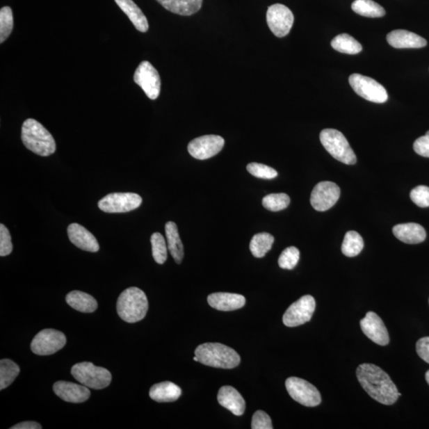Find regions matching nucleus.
Returning <instances> with one entry per match:
<instances>
[{
  "instance_id": "obj_26",
  "label": "nucleus",
  "mask_w": 429,
  "mask_h": 429,
  "mask_svg": "<svg viewBox=\"0 0 429 429\" xmlns=\"http://www.w3.org/2000/svg\"><path fill=\"white\" fill-rule=\"evenodd\" d=\"M67 304L81 313L91 314L98 307L97 300L91 295L81 291H72L67 294L65 298Z\"/></svg>"
},
{
  "instance_id": "obj_43",
  "label": "nucleus",
  "mask_w": 429,
  "mask_h": 429,
  "mask_svg": "<svg viewBox=\"0 0 429 429\" xmlns=\"http://www.w3.org/2000/svg\"><path fill=\"white\" fill-rule=\"evenodd\" d=\"M42 426L38 423L35 421H25L19 423V424H17L13 427H11L10 429H41Z\"/></svg>"
},
{
  "instance_id": "obj_27",
  "label": "nucleus",
  "mask_w": 429,
  "mask_h": 429,
  "mask_svg": "<svg viewBox=\"0 0 429 429\" xmlns=\"http://www.w3.org/2000/svg\"><path fill=\"white\" fill-rule=\"evenodd\" d=\"M165 230L170 252L176 263L180 264L184 258V247L177 226L175 222L169 221L166 222Z\"/></svg>"
},
{
  "instance_id": "obj_13",
  "label": "nucleus",
  "mask_w": 429,
  "mask_h": 429,
  "mask_svg": "<svg viewBox=\"0 0 429 429\" xmlns=\"http://www.w3.org/2000/svg\"><path fill=\"white\" fill-rule=\"evenodd\" d=\"M316 309V302L310 295L300 298L286 310L283 323L287 327H298L311 321Z\"/></svg>"
},
{
  "instance_id": "obj_24",
  "label": "nucleus",
  "mask_w": 429,
  "mask_h": 429,
  "mask_svg": "<svg viewBox=\"0 0 429 429\" xmlns=\"http://www.w3.org/2000/svg\"><path fill=\"white\" fill-rule=\"evenodd\" d=\"M167 10L182 16H191L202 9L203 0H157Z\"/></svg>"
},
{
  "instance_id": "obj_42",
  "label": "nucleus",
  "mask_w": 429,
  "mask_h": 429,
  "mask_svg": "<svg viewBox=\"0 0 429 429\" xmlns=\"http://www.w3.org/2000/svg\"><path fill=\"white\" fill-rule=\"evenodd\" d=\"M416 353L429 364V337L419 339L416 343Z\"/></svg>"
},
{
  "instance_id": "obj_40",
  "label": "nucleus",
  "mask_w": 429,
  "mask_h": 429,
  "mask_svg": "<svg viewBox=\"0 0 429 429\" xmlns=\"http://www.w3.org/2000/svg\"><path fill=\"white\" fill-rule=\"evenodd\" d=\"M252 429H273L272 421L268 414L264 411H256L252 422Z\"/></svg>"
},
{
  "instance_id": "obj_12",
  "label": "nucleus",
  "mask_w": 429,
  "mask_h": 429,
  "mask_svg": "<svg viewBox=\"0 0 429 429\" xmlns=\"http://www.w3.org/2000/svg\"><path fill=\"white\" fill-rule=\"evenodd\" d=\"M65 344L64 333L54 330H44L33 339L31 348L35 355H50L63 349Z\"/></svg>"
},
{
  "instance_id": "obj_6",
  "label": "nucleus",
  "mask_w": 429,
  "mask_h": 429,
  "mask_svg": "<svg viewBox=\"0 0 429 429\" xmlns=\"http://www.w3.org/2000/svg\"><path fill=\"white\" fill-rule=\"evenodd\" d=\"M71 374L83 386L93 389H102L110 385L113 376L104 367L83 362L72 367Z\"/></svg>"
},
{
  "instance_id": "obj_14",
  "label": "nucleus",
  "mask_w": 429,
  "mask_h": 429,
  "mask_svg": "<svg viewBox=\"0 0 429 429\" xmlns=\"http://www.w3.org/2000/svg\"><path fill=\"white\" fill-rule=\"evenodd\" d=\"M225 143V139L219 136H204L189 143L188 152L196 159H209L218 154L224 148Z\"/></svg>"
},
{
  "instance_id": "obj_39",
  "label": "nucleus",
  "mask_w": 429,
  "mask_h": 429,
  "mask_svg": "<svg viewBox=\"0 0 429 429\" xmlns=\"http://www.w3.org/2000/svg\"><path fill=\"white\" fill-rule=\"evenodd\" d=\"M13 250V245L11 243L10 234L7 227L3 224L0 225V256L9 255Z\"/></svg>"
},
{
  "instance_id": "obj_33",
  "label": "nucleus",
  "mask_w": 429,
  "mask_h": 429,
  "mask_svg": "<svg viewBox=\"0 0 429 429\" xmlns=\"http://www.w3.org/2000/svg\"><path fill=\"white\" fill-rule=\"evenodd\" d=\"M289 204H291V198L286 193H273L267 195L263 199L264 207L271 211L285 209Z\"/></svg>"
},
{
  "instance_id": "obj_23",
  "label": "nucleus",
  "mask_w": 429,
  "mask_h": 429,
  "mask_svg": "<svg viewBox=\"0 0 429 429\" xmlns=\"http://www.w3.org/2000/svg\"><path fill=\"white\" fill-rule=\"evenodd\" d=\"M115 2L124 11L138 31L146 33L149 30L147 17L133 0H115Z\"/></svg>"
},
{
  "instance_id": "obj_1",
  "label": "nucleus",
  "mask_w": 429,
  "mask_h": 429,
  "mask_svg": "<svg viewBox=\"0 0 429 429\" xmlns=\"http://www.w3.org/2000/svg\"><path fill=\"white\" fill-rule=\"evenodd\" d=\"M356 375L362 387L378 403L391 405L400 396L391 378L375 364H361L356 371Z\"/></svg>"
},
{
  "instance_id": "obj_44",
  "label": "nucleus",
  "mask_w": 429,
  "mask_h": 429,
  "mask_svg": "<svg viewBox=\"0 0 429 429\" xmlns=\"http://www.w3.org/2000/svg\"><path fill=\"white\" fill-rule=\"evenodd\" d=\"M426 381L429 385V371H427L426 375Z\"/></svg>"
},
{
  "instance_id": "obj_16",
  "label": "nucleus",
  "mask_w": 429,
  "mask_h": 429,
  "mask_svg": "<svg viewBox=\"0 0 429 429\" xmlns=\"http://www.w3.org/2000/svg\"><path fill=\"white\" fill-rule=\"evenodd\" d=\"M362 331L371 341L386 346L389 343L387 328L382 320L374 311H369L363 320L360 321Z\"/></svg>"
},
{
  "instance_id": "obj_10",
  "label": "nucleus",
  "mask_w": 429,
  "mask_h": 429,
  "mask_svg": "<svg viewBox=\"0 0 429 429\" xmlns=\"http://www.w3.org/2000/svg\"><path fill=\"white\" fill-rule=\"evenodd\" d=\"M267 24L277 38L286 37L291 31L294 16L286 6L276 3L270 6L266 13Z\"/></svg>"
},
{
  "instance_id": "obj_5",
  "label": "nucleus",
  "mask_w": 429,
  "mask_h": 429,
  "mask_svg": "<svg viewBox=\"0 0 429 429\" xmlns=\"http://www.w3.org/2000/svg\"><path fill=\"white\" fill-rule=\"evenodd\" d=\"M323 147L332 157L346 165L356 163V156L347 138L341 131L335 129H325L321 132Z\"/></svg>"
},
{
  "instance_id": "obj_38",
  "label": "nucleus",
  "mask_w": 429,
  "mask_h": 429,
  "mask_svg": "<svg viewBox=\"0 0 429 429\" xmlns=\"http://www.w3.org/2000/svg\"><path fill=\"white\" fill-rule=\"evenodd\" d=\"M410 198L420 208L429 207V187L419 186L414 188L410 193Z\"/></svg>"
},
{
  "instance_id": "obj_11",
  "label": "nucleus",
  "mask_w": 429,
  "mask_h": 429,
  "mask_svg": "<svg viewBox=\"0 0 429 429\" xmlns=\"http://www.w3.org/2000/svg\"><path fill=\"white\" fill-rule=\"evenodd\" d=\"M133 81L140 87L150 99H158L161 92V77L159 72L149 61L139 64L133 75Z\"/></svg>"
},
{
  "instance_id": "obj_17",
  "label": "nucleus",
  "mask_w": 429,
  "mask_h": 429,
  "mask_svg": "<svg viewBox=\"0 0 429 429\" xmlns=\"http://www.w3.org/2000/svg\"><path fill=\"white\" fill-rule=\"evenodd\" d=\"M53 389L56 395L66 403H85L91 395L88 387L70 382L58 381L54 384Z\"/></svg>"
},
{
  "instance_id": "obj_31",
  "label": "nucleus",
  "mask_w": 429,
  "mask_h": 429,
  "mask_svg": "<svg viewBox=\"0 0 429 429\" xmlns=\"http://www.w3.org/2000/svg\"><path fill=\"white\" fill-rule=\"evenodd\" d=\"M364 247V239L358 232L350 231L345 235L342 252L347 257L353 258L359 254Z\"/></svg>"
},
{
  "instance_id": "obj_15",
  "label": "nucleus",
  "mask_w": 429,
  "mask_h": 429,
  "mask_svg": "<svg viewBox=\"0 0 429 429\" xmlns=\"http://www.w3.org/2000/svg\"><path fill=\"white\" fill-rule=\"evenodd\" d=\"M341 188L336 183L321 181L317 184L311 192L310 202L315 210L325 211L337 204Z\"/></svg>"
},
{
  "instance_id": "obj_2",
  "label": "nucleus",
  "mask_w": 429,
  "mask_h": 429,
  "mask_svg": "<svg viewBox=\"0 0 429 429\" xmlns=\"http://www.w3.org/2000/svg\"><path fill=\"white\" fill-rule=\"evenodd\" d=\"M22 141L33 153L48 157L56 152V143L51 133L33 119H27L22 127Z\"/></svg>"
},
{
  "instance_id": "obj_3",
  "label": "nucleus",
  "mask_w": 429,
  "mask_h": 429,
  "mask_svg": "<svg viewBox=\"0 0 429 429\" xmlns=\"http://www.w3.org/2000/svg\"><path fill=\"white\" fill-rule=\"evenodd\" d=\"M195 355L198 362L215 369H233L241 364V356L235 350L219 343H205L199 345Z\"/></svg>"
},
{
  "instance_id": "obj_8",
  "label": "nucleus",
  "mask_w": 429,
  "mask_h": 429,
  "mask_svg": "<svg viewBox=\"0 0 429 429\" xmlns=\"http://www.w3.org/2000/svg\"><path fill=\"white\" fill-rule=\"evenodd\" d=\"M349 83L359 97L369 102L377 104L387 102L388 94L386 88L371 77L354 74L349 77Z\"/></svg>"
},
{
  "instance_id": "obj_45",
  "label": "nucleus",
  "mask_w": 429,
  "mask_h": 429,
  "mask_svg": "<svg viewBox=\"0 0 429 429\" xmlns=\"http://www.w3.org/2000/svg\"><path fill=\"white\" fill-rule=\"evenodd\" d=\"M193 360L198 362V358L197 357L196 355H195V357L193 358Z\"/></svg>"
},
{
  "instance_id": "obj_37",
  "label": "nucleus",
  "mask_w": 429,
  "mask_h": 429,
  "mask_svg": "<svg viewBox=\"0 0 429 429\" xmlns=\"http://www.w3.org/2000/svg\"><path fill=\"white\" fill-rule=\"evenodd\" d=\"M247 170L250 175L261 179H274L277 176V172L268 165L260 163H250L247 166Z\"/></svg>"
},
{
  "instance_id": "obj_18",
  "label": "nucleus",
  "mask_w": 429,
  "mask_h": 429,
  "mask_svg": "<svg viewBox=\"0 0 429 429\" xmlns=\"http://www.w3.org/2000/svg\"><path fill=\"white\" fill-rule=\"evenodd\" d=\"M67 232H68L70 241L76 248L88 252H99V245L97 239L86 227L75 222L68 227Z\"/></svg>"
},
{
  "instance_id": "obj_22",
  "label": "nucleus",
  "mask_w": 429,
  "mask_h": 429,
  "mask_svg": "<svg viewBox=\"0 0 429 429\" xmlns=\"http://www.w3.org/2000/svg\"><path fill=\"white\" fill-rule=\"evenodd\" d=\"M393 233L400 241L408 244L421 243L426 238L425 228L416 222H407V224L394 226Z\"/></svg>"
},
{
  "instance_id": "obj_34",
  "label": "nucleus",
  "mask_w": 429,
  "mask_h": 429,
  "mask_svg": "<svg viewBox=\"0 0 429 429\" xmlns=\"http://www.w3.org/2000/svg\"><path fill=\"white\" fill-rule=\"evenodd\" d=\"M152 246V254L154 261L159 264H163L167 259V247L165 239L161 234L155 232L150 238Z\"/></svg>"
},
{
  "instance_id": "obj_29",
  "label": "nucleus",
  "mask_w": 429,
  "mask_h": 429,
  "mask_svg": "<svg viewBox=\"0 0 429 429\" xmlns=\"http://www.w3.org/2000/svg\"><path fill=\"white\" fill-rule=\"evenodd\" d=\"M352 8L356 14L369 18H381L386 15L385 9L373 0H355Z\"/></svg>"
},
{
  "instance_id": "obj_7",
  "label": "nucleus",
  "mask_w": 429,
  "mask_h": 429,
  "mask_svg": "<svg viewBox=\"0 0 429 429\" xmlns=\"http://www.w3.org/2000/svg\"><path fill=\"white\" fill-rule=\"evenodd\" d=\"M142 202V197L136 193H115L100 200L98 207L107 213H124L140 207Z\"/></svg>"
},
{
  "instance_id": "obj_30",
  "label": "nucleus",
  "mask_w": 429,
  "mask_h": 429,
  "mask_svg": "<svg viewBox=\"0 0 429 429\" xmlns=\"http://www.w3.org/2000/svg\"><path fill=\"white\" fill-rule=\"evenodd\" d=\"M331 44L334 49L343 54H357L363 50L362 44L348 33L337 35L332 39Z\"/></svg>"
},
{
  "instance_id": "obj_32",
  "label": "nucleus",
  "mask_w": 429,
  "mask_h": 429,
  "mask_svg": "<svg viewBox=\"0 0 429 429\" xmlns=\"http://www.w3.org/2000/svg\"><path fill=\"white\" fill-rule=\"evenodd\" d=\"M20 372V369L13 360L0 361V389L8 388L13 383Z\"/></svg>"
},
{
  "instance_id": "obj_19",
  "label": "nucleus",
  "mask_w": 429,
  "mask_h": 429,
  "mask_svg": "<svg viewBox=\"0 0 429 429\" xmlns=\"http://www.w3.org/2000/svg\"><path fill=\"white\" fill-rule=\"evenodd\" d=\"M387 42L396 49H419L425 47L427 41L416 33L405 30H396L389 33Z\"/></svg>"
},
{
  "instance_id": "obj_21",
  "label": "nucleus",
  "mask_w": 429,
  "mask_h": 429,
  "mask_svg": "<svg viewBox=\"0 0 429 429\" xmlns=\"http://www.w3.org/2000/svg\"><path fill=\"white\" fill-rule=\"evenodd\" d=\"M217 399H218V403L222 407L231 411L234 415L242 416L245 410H246V403H245L242 395L232 387H221Z\"/></svg>"
},
{
  "instance_id": "obj_41",
  "label": "nucleus",
  "mask_w": 429,
  "mask_h": 429,
  "mask_svg": "<svg viewBox=\"0 0 429 429\" xmlns=\"http://www.w3.org/2000/svg\"><path fill=\"white\" fill-rule=\"evenodd\" d=\"M414 152L422 157L429 158V131L426 136L416 139L414 144Z\"/></svg>"
},
{
  "instance_id": "obj_25",
  "label": "nucleus",
  "mask_w": 429,
  "mask_h": 429,
  "mask_svg": "<svg viewBox=\"0 0 429 429\" xmlns=\"http://www.w3.org/2000/svg\"><path fill=\"white\" fill-rule=\"evenodd\" d=\"M181 395V388L171 382L155 384L149 391L150 398L158 403L175 402Z\"/></svg>"
},
{
  "instance_id": "obj_28",
  "label": "nucleus",
  "mask_w": 429,
  "mask_h": 429,
  "mask_svg": "<svg viewBox=\"0 0 429 429\" xmlns=\"http://www.w3.org/2000/svg\"><path fill=\"white\" fill-rule=\"evenodd\" d=\"M275 238L270 234L263 232L256 234L250 241V250L255 258H264L270 252Z\"/></svg>"
},
{
  "instance_id": "obj_36",
  "label": "nucleus",
  "mask_w": 429,
  "mask_h": 429,
  "mask_svg": "<svg viewBox=\"0 0 429 429\" xmlns=\"http://www.w3.org/2000/svg\"><path fill=\"white\" fill-rule=\"evenodd\" d=\"M299 259V250L295 247H289L283 250L278 259V265L282 269L293 270L298 265Z\"/></svg>"
},
{
  "instance_id": "obj_20",
  "label": "nucleus",
  "mask_w": 429,
  "mask_h": 429,
  "mask_svg": "<svg viewBox=\"0 0 429 429\" xmlns=\"http://www.w3.org/2000/svg\"><path fill=\"white\" fill-rule=\"evenodd\" d=\"M208 302L216 310L229 311L243 308L246 304V298L241 294L214 293L208 297Z\"/></svg>"
},
{
  "instance_id": "obj_9",
  "label": "nucleus",
  "mask_w": 429,
  "mask_h": 429,
  "mask_svg": "<svg viewBox=\"0 0 429 429\" xmlns=\"http://www.w3.org/2000/svg\"><path fill=\"white\" fill-rule=\"evenodd\" d=\"M286 387L291 397L302 405L307 406V407H315L321 403V396L318 389L302 378H289L286 382Z\"/></svg>"
},
{
  "instance_id": "obj_35",
  "label": "nucleus",
  "mask_w": 429,
  "mask_h": 429,
  "mask_svg": "<svg viewBox=\"0 0 429 429\" xmlns=\"http://www.w3.org/2000/svg\"><path fill=\"white\" fill-rule=\"evenodd\" d=\"M14 28L13 10L10 7H3L0 10V43H3Z\"/></svg>"
},
{
  "instance_id": "obj_4",
  "label": "nucleus",
  "mask_w": 429,
  "mask_h": 429,
  "mask_svg": "<svg viewBox=\"0 0 429 429\" xmlns=\"http://www.w3.org/2000/svg\"><path fill=\"white\" fill-rule=\"evenodd\" d=\"M148 307L147 295L137 287L125 289L117 300V313L122 321L131 324L142 321L147 315Z\"/></svg>"
}]
</instances>
